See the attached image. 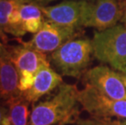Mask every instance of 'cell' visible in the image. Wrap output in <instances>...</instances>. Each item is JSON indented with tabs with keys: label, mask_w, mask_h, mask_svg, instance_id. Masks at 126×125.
I'll use <instances>...</instances> for the list:
<instances>
[{
	"label": "cell",
	"mask_w": 126,
	"mask_h": 125,
	"mask_svg": "<svg viewBox=\"0 0 126 125\" xmlns=\"http://www.w3.org/2000/svg\"><path fill=\"white\" fill-rule=\"evenodd\" d=\"M29 101L22 94L6 100L7 115L2 125H29L30 111Z\"/></svg>",
	"instance_id": "7c38bea8"
},
{
	"label": "cell",
	"mask_w": 126,
	"mask_h": 125,
	"mask_svg": "<svg viewBox=\"0 0 126 125\" xmlns=\"http://www.w3.org/2000/svg\"><path fill=\"white\" fill-rule=\"evenodd\" d=\"M91 42L93 55L98 60L126 73V27L116 25L95 32Z\"/></svg>",
	"instance_id": "7a4b0ae2"
},
{
	"label": "cell",
	"mask_w": 126,
	"mask_h": 125,
	"mask_svg": "<svg viewBox=\"0 0 126 125\" xmlns=\"http://www.w3.org/2000/svg\"><path fill=\"white\" fill-rule=\"evenodd\" d=\"M6 46L18 71L19 90L25 93L33 86L38 71L46 66H50V62L45 53L31 48L22 42L18 46L6 45Z\"/></svg>",
	"instance_id": "277c9868"
},
{
	"label": "cell",
	"mask_w": 126,
	"mask_h": 125,
	"mask_svg": "<svg viewBox=\"0 0 126 125\" xmlns=\"http://www.w3.org/2000/svg\"><path fill=\"white\" fill-rule=\"evenodd\" d=\"M125 2L119 0H94L85 22V27L103 31L114 27L121 20L125 12Z\"/></svg>",
	"instance_id": "9c48e42d"
},
{
	"label": "cell",
	"mask_w": 126,
	"mask_h": 125,
	"mask_svg": "<svg viewBox=\"0 0 126 125\" xmlns=\"http://www.w3.org/2000/svg\"><path fill=\"white\" fill-rule=\"evenodd\" d=\"M7 115V107L6 105L0 103V125L3 124L4 119Z\"/></svg>",
	"instance_id": "9a60e30c"
},
{
	"label": "cell",
	"mask_w": 126,
	"mask_h": 125,
	"mask_svg": "<svg viewBox=\"0 0 126 125\" xmlns=\"http://www.w3.org/2000/svg\"><path fill=\"white\" fill-rule=\"evenodd\" d=\"M77 125H126V119H112L111 118H98L91 116L90 119H79Z\"/></svg>",
	"instance_id": "5bb4252c"
},
{
	"label": "cell",
	"mask_w": 126,
	"mask_h": 125,
	"mask_svg": "<svg viewBox=\"0 0 126 125\" xmlns=\"http://www.w3.org/2000/svg\"><path fill=\"white\" fill-rule=\"evenodd\" d=\"M19 75L6 45L0 42V97L5 101L17 96Z\"/></svg>",
	"instance_id": "30bf717a"
},
{
	"label": "cell",
	"mask_w": 126,
	"mask_h": 125,
	"mask_svg": "<svg viewBox=\"0 0 126 125\" xmlns=\"http://www.w3.org/2000/svg\"><path fill=\"white\" fill-rule=\"evenodd\" d=\"M92 54L91 40L72 38L52 52L50 60L63 75L78 78L89 66Z\"/></svg>",
	"instance_id": "3957f363"
},
{
	"label": "cell",
	"mask_w": 126,
	"mask_h": 125,
	"mask_svg": "<svg viewBox=\"0 0 126 125\" xmlns=\"http://www.w3.org/2000/svg\"><path fill=\"white\" fill-rule=\"evenodd\" d=\"M119 1H120V2H126V0H119Z\"/></svg>",
	"instance_id": "d6986e66"
},
{
	"label": "cell",
	"mask_w": 126,
	"mask_h": 125,
	"mask_svg": "<svg viewBox=\"0 0 126 125\" xmlns=\"http://www.w3.org/2000/svg\"><path fill=\"white\" fill-rule=\"evenodd\" d=\"M25 2H27L26 0H0V38L3 41H6L4 30L8 25L11 14Z\"/></svg>",
	"instance_id": "4fadbf2b"
},
{
	"label": "cell",
	"mask_w": 126,
	"mask_h": 125,
	"mask_svg": "<svg viewBox=\"0 0 126 125\" xmlns=\"http://www.w3.org/2000/svg\"><path fill=\"white\" fill-rule=\"evenodd\" d=\"M79 29L62 26L46 20L41 28L29 42H24L33 49L42 53H52L68 40L79 36Z\"/></svg>",
	"instance_id": "52a82bcc"
},
{
	"label": "cell",
	"mask_w": 126,
	"mask_h": 125,
	"mask_svg": "<svg viewBox=\"0 0 126 125\" xmlns=\"http://www.w3.org/2000/svg\"><path fill=\"white\" fill-rule=\"evenodd\" d=\"M120 21H121V23L123 24V25H124L125 27H126V7H125L124 14H123V16L121 18V20H120Z\"/></svg>",
	"instance_id": "e0dca14e"
},
{
	"label": "cell",
	"mask_w": 126,
	"mask_h": 125,
	"mask_svg": "<svg viewBox=\"0 0 126 125\" xmlns=\"http://www.w3.org/2000/svg\"><path fill=\"white\" fill-rule=\"evenodd\" d=\"M56 0H26L27 2H33L39 6H47L50 2H54ZM87 1H94V0H87Z\"/></svg>",
	"instance_id": "2e32d148"
},
{
	"label": "cell",
	"mask_w": 126,
	"mask_h": 125,
	"mask_svg": "<svg viewBox=\"0 0 126 125\" xmlns=\"http://www.w3.org/2000/svg\"><path fill=\"white\" fill-rule=\"evenodd\" d=\"M62 83V76L53 70L50 66H46L37 73L33 86L21 94L30 103H35L39 98L49 94Z\"/></svg>",
	"instance_id": "8fae6325"
},
{
	"label": "cell",
	"mask_w": 126,
	"mask_h": 125,
	"mask_svg": "<svg viewBox=\"0 0 126 125\" xmlns=\"http://www.w3.org/2000/svg\"><path fill=\"white\" fill-rule=\"evenodd\" d=\"M47 20L80 29L85 26L90 9L87 0H64L53 6H40Z\"/></svg>",
	"instance_id": "8992f818"
},
{
	"label": "cell",
	"mask_w": 126,
	"mask_h": 125,
	"mask_svg": "<svg viewBox=\"0 0 126 125\" xmlns=\"http://www.w3.org/2000/svg\"><path fill=\"white\" fill-rule=\"evenodd\" d=\"M85 80L87 84L107 97L126 101V86L121 73H118L107 66H97L85 72Z\"/></svg>",
	"instance_id": "ba28073f"
},
{
	"label": "cell",
	"mask_w": 126,
	"mask_h": 125,
	"mask_svg": "<svg viewBox=\"0 0 126 125\" xmlns=\"http://www.w3.org/2000/svg\"><path fill=\"white\" fill-rule=\"evenodd\" d=\"M79 104L82 110L87 111L92 117L126 119V101L112 99L103 94L90 85L85 84V88L79 90Z\"/></svg>",
	"instance_id": "5b68a950"
},
{
	"label": "cell",
	"mask_w": 126,
	"mask_h": 125,
	"mask_svg": "<svg viewBox=\"0 0 126 125\" xmlns=\"http://www.w3.org/2000/svg\"><path fill=\"white\" fill-rule=\"evenodd\" d=\"M79 90L75 84H61L57 93L33 106L30 125H63L79 120Z\"/></svg>",
	"instance_id": "6da1fadb"
},
{
	"label": "cell",
	"mask_w": 126,
	"mask_h": 125,
	"mask_svg": "<svg viewBox=\"0 0 126 125\" xmlns=\"http://www.w3.org/2000/svg\"><path fill=\"white\" fill-rule=\"evenodd\" d=\"M121 77H122V80L125 83V85L126 86V73H121Z\"/></svg>",
	"instance_id": "ac0fdd59"
}]
</instances>
